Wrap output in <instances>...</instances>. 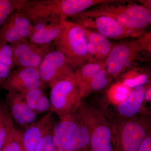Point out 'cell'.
Masks as SVG:
<instances>
[{"label":"cell","mask_w":151,"mask_h":151,"mask_svg":"<svg viewBox=\"0 0 151 151\" xmlns=\"http://www.w3.org/2000/svg\"><path fill=\"white\" fill-rule=\"evenodd\" d=\"M101 113L110 124L113 151H138L151 132V115L122 118Z\"/></svg>","instance_id":"1"},{"label":"cell","mask_w":151,"mask_h":151,"mask_svg":"<svg viewBox=\"0 0 151 151\" xmlns=\"http://www.w3.org/2000/svg\"><path fill=\"white\" fill-rule=\"evenodd\" d=\"M103 1V0H25L21 8L16 12L24 15L31 22L44 19L64 22Z\"/></svg>","instance_id":"2"},{"label":"cell","mask_w":151,"mask_h":151,"mask_svg":"<svg viewBox=\"0 0 151 151\" xmlns=\"http://www.w3.org/2000/svg\"><path fill=\"white\" fill-rule=\"evenodd\" d=\"M151 10L132 1L107 0L84 12L109 17L128 28L145 31L151 25Z\"/></svg>","instance_id":"3"},{"label":"cell","mask_w":151,"mask_h":151,"mask_svg":"<svg viewBox=\"0 0 151 151\" xmlns=\"http://www.w3.org/2000/svg\"><path fill=\"white\" fill-rule=\"evenodd\" d=\"M147 51L138 39L114 44L105 62V69L113 78L150 59Z\"/></svg>","instance_id":"4"},{"label":"cell","mask_w":151,"mask_h":151,"mask_svg":"<svg viewBox=\"0 0 151 151\" xmlns=\"http://www.w3.org/2000/svg\"><path fill=\"white\" fill-rule=\"evenodd\" d=\"M53 43L55 49L65 57L73 70L90 62L85 33L79 26L70 22Z\"/></svg>","instance_id":"5"},{"label":"cell","mask_w":151,"mask_h":151,"mask_svg":"<svg viewBox=\"0 0 151 151\" xmlns=\"http://www.w3.org/2000/svg\"><path fill=\"white\" fill-rule=\"evenodd\" d=\"M69 19L70 20L68 21L98 33L108 39H137L145 32L128 28L109 17L91 14L85 12Z\"/></svg>","instance_id":"6"},{"label":"cell","mask_w":151,"mask_h":151,"mask_svg":"<svg viewBox=\"0 0 151 151\" xmlns=\"http://www.w3.org/2000/svg\"><path fill=\"white\" fill-rule=\"evenodd\" d=\"M50 88L52 112L60 118L78 111L82 98L74 74L57 81Z\"/></svg>","instance_id":"7"},{"label":"cell","mask_w":151,"mask_h":151,"mask_svg":"<svg viewBox=\"0 0 151 151\" xmlns=\"http://www.w3.org/2000/svg\"><path fill=\"white\" fill-rule=\"evenodd\" d=\"M80 108L91 129V151H113L111 127L104 115L96 108L82 101Z\"/></svg>","instance_id":"8"},{"label":"cell","mask_w":151,"mask_h":151,"mask_svg":"<svg viewBox=\"0 0 151 151\" xmlns=\"http://www.w3.org/2000/svg\"><path fill=\"white\" fill-rule=\"evenodd\" d=\"M38 70L42 81L50 87L57 81L74 74L65 57L55 49L46 55Z\"/></svg>","instance_id":"9"},{"label":"cell","mask_w":151,"mask_h":151,"mask_svg":"<svg viewBox=\"0 0 151 151\" xmlns=\"http://www.w3.org/2000/svg\"><path fill=\"white\" fill-rule=\"evenodd\" d=\"M37 68L18 67L11 71L1 89L24 94L33 89L45 88Z\"/></svg>","instance_id":"10"},{"label":"cell","mask_w":151,"mask_h":151,"mask_svg":"<svg viewBox=\"0 0 151 151\" xmlns=\"http://www.w3.org/2000/svg\"><path fill=\"white\" fill-rule=\"evenodd\" d=\"M11 45L15 66L37 69L46 55L55 49L53 43L39 45L30 42L29 40Z\"/></svg>","instance_id":"11"},{"label":"cell","mask_w":151,"mask_h":151,"mask_svg":"<svg viewBox=\"0 0 151 151\" xmlns=\"http://www.w3.org/2000/svg\"><path fill=\"white\" fill-rule=\"evenodd\" d=\"M146 85L132 89L128 98L113 109L101 108V112L111 114L122 118H131L139 115H151L150 109L144 103Z\"/></svg>","instance_id":"12"},{"label":"cell","mask_w":151,"mask_h":151,"mask_svg":"<svg viewBox=\"0 0 151 151\" xmlns=\"http://www.w3.org/2000/svg\"><path fill=\"white\" fill-rule=\"evenodd\" d=\"M31 32V22L22 14L16 12L0 28V41L15 44L29 40Z\"/></svg>","instance_id":"13"},{"label":"cell","mask_w":151,"mask_h":151,"mask_svg":"<svg viewBox=\"0 0 151 151\" xmlns=\"http://www.w3.org/2000/svg\"><path fill=\"white\" fill-rule=\"evenodd\" d=\"M32 23V32L29 40L39 45L53 43L63 30L69 25L70 22L58 21L52 19L34 21Z\"/></svg>","instance_id":"14"},{"label":"cell","mask_w":151,"mask_h":151,"mask_svg":"<svg viewBox=\"0 0 151 151\" xmlns=\"http://www.w3.org/2000/svg\"><path fill=\"white\" fill-rule=\"evenodd\" d=\"M6 105L14 121L24 130L36 122L37 114L27 105L22 94L8 92Z\"/></svg>","instance_id":"15"},{"label":"cell","mask_w":151,"mask_h":151,"mask_svg":"<svg viewBox=\"0 0 151 151\" xmlns=\"http://www.w3.org/2000/svg\"><path fill=\"white\" fill-rule=\"evenodd\" d=\"M59 119V121L54 124L52 134L58 151H63L69 144L78 127V110Z\"/></svg>","instance_id":"16"},{"label":"cell","mask_w":151,"mask_h":151,"mask_svg":"<svg viewBox=\"0 0 151 151\" xmlns=\"http://www.w3.org/2000/svg\"><path fill=\"white\" fill-rule=\"evenodd\" d=\"M53 112H48L42 118L28 127L22 133L23 151H37L38 147L45 132L54 122Z\"/></svg>","instance_id":"17"},{"label":"cell","mask_w":151,"mask_h":151,"mask_svg":"<svg viewBox=\"0 0 151 151\" xmlns=\"http://www.w3.org/2000/svg\"><path fill=\"white\" fill-rule=\"evenodd\" d=\"M81 27L86 36L90 62H106L115 44L98 33Z\"/></svg>","instance_id":"18"},{"label":"cell","mask_w":151,"mask_h":151,"mask_svg":"<svg viewBox=\"0 0 151 151\" xmlns=\"http://www.w3.org/2000/svg\"><path fill=\"white\" fill-rule=\"evenodd\" d=\"M78 112L79 121L78 127L69 144L63 151H84L90 148V126L80 108Z\"/></svg>","instance_id":"19"},{"label":"cell","mask_w":151,"mask_h":151,"mask_svg":"<svg viewBox=\"0 0 151 151\" xmlns=\"http://www.w3.org/2000/svg\"><path fill=\"white\" fill-rule=\"evenodd\" d=\"M22 94L27 105L37 115L51 111L50 101L45 88L33 89Z\"/></svg>","instance_id":"20"},{"label":"cell","mask_w":151,"mask_h":151,"mask_svg":"<svg viewBox=\"0 0 151 151\" xmlns=\"http://www.w3.org/2000/svg\"><path fill=\"white\" fill-rule=\"evenodd\" d=\"M105 68V62H86L77 67L74 73L79 91Z\"/></svg>","instance_id":"21"},{"label":"cell","mask_w":151,"mask_h":151,"mask_svg":"<svg viewBox=\"0 0 151 151\" xmlns=\"http://www.w3.org/2000/svg\"><path fill=\"white\" fill-rule=\"evenodd\" d=\"M132 89L119 81L112 84L105 92L102 107H116L122 104L129 97Z\"/></svg>","instance_id":"22"},{"label":"cell","mask_w":151,"mask_h":151,"mask_svg":"<svg viewBox=\"0 0 151 151\" xmlns=\"http://www.w3.org/2000/svg\"><path fill=\"white\" fill-rule=\"evenodd\" d=\"M125 85L133 89L146 85L151 81L150 76L145 69L135 67L127 70L120 76V80Z\"/></svg>","instance_id":"23"},{"label":"cell","mask_w":151,"mask_h":151,"mask_svg":"<svg viewBox=\"0 0 151 151\" xmlns=\"http://www.w3.org/2000/svg\"><path fill=\"white\" fill-rule=\"evenodd\" d=\"M113 80V78L108 75L105 68H104L80 89L81 97L85 98L94 92L105 89L110 85Z\"/></svg>","instance_id":"24"},{"label":"cell","mask_w":151,"mask_h":151,"mask_svg":"<svg viewBox=\"0 0 151 151\" xmlns=\"http://www.w3.org/2000/svg\"><path fill=\"white\" fill-rule=\"evenodd\" d=\"M14 122L6 104L0 102V151L7 136L14 127Z\"/></svg>","instance_id":"25"},{"label":"cell","mask_w":151,"mask_h":151,"mask_svg":"<svg viewBox=\"0 0 151 151\" xmlns=\"http://www.w3.org/2000/svg\"><path fill=\"white\" fill-rule=\"evenodd\" d=\"M25 0H0V28L14 11L18 10Z\"/></svg>","instance_id":"26"},{"label":"cell","mask_w":151,"mask_h":151,"mask_svg":"<svg viewBox=\"0 0 151 151\" xmlns=\"http://www.w3.org/2000/svg\"><path fill=\"white\" fill-rule=\"evenodd\" d=\"M22 133L14 127L7 136L1 151H23Z\"/></svg>","instance_id":"27"},{"label":"cell","mask_w":151,"mask_h":151,"mask_svg":"<svg viewBox=\"0 0 151 151\" xmlns=\"http://www.w3.org/2000/svg\"><path fill=\"white\" fill-rule=\"evenodd\" d=\"M55 124L53 122L47 127L39 145L37 151H58L52 134Z\"/></svg>","instance_id":"28"},{"label":"cell","mask_w":151,"mask_h":151,"mask_svg":"<svg viewBox=\"0 0 151 151\" xmlns=\"http://www.w3.org/2000/svg\"><path fill=\"white\" fill-rule=\"evenodd\" d=\"M0 63L7 65L12 70L16 67L12 45L5 42L0 41Z\"/></svg>","instance_id":"29"},{"label":"cell","mask_w":151,"mask_h":151,"mask_svg":"<svg viewBox=\"0 0 151 151\" xmlns=\"http://www.w3.org/2000/svg\"><path fill=\"white\" fill-rule=\"evenodd\" d=\"M144 48L151 53V33L145 32L141 37L137 38Z\"/></svg>","instance_id":"30"},{"label":"cell","mask_w":151,"mask_h":151,"mask_svg":"<svg viewBox=\"0 0 151 151\" xmlns=\"http://www.w3.org/2000/svg\"><path fill=\"white\" fill-rule=\"evenodd\" d=\"M11 71L12 69L8 66L0 63V89Z\"/></svg>","instance_id":"31"},{"label":"cell","mask_w":151,"mask_h":151,"mask_svg":"<svg viewBox=\"0 0 151 151\" xmlns=\"http://www.w3.org/2000/svg\"><path fill=\"white\" fill-rule=\"evenodd\" d=\"M138 151H151V132L149 133Z\"/></svg>","instance_id":"32"},{"label":"cell","mask_w":151,"mask_h":151,"mask_svg":"<svg viewBox=\"0 0 151 151\" xmlns=\"http://www.w3.org/2000/svg\"><path fill=\"white\" fill-rule=\"evenodd\" d=\"M145 93L144 97V103L145 104L151 103V81L146 84Z\"/></svg>","instance_id":"33"},{"label":"cell","mask_w":151,"mask_h":151,"mask_svg":"<svg viewBox=\"0 0 151 151\" xmlns=\"http://www.w3.org/2000/svg\"><path fill=\"white\" fill-rule=\"evenodd\" d=\"M139 1L141 5L146 8L151 10V1L150 0H140V1Z\"/></svg>","instance_id":"34"},{"label":"cell","mask_w":151,"mask_h":151,"mask_svg":"<svg viewBox=\"0 0 151 151\" xmlns=\"http://www.w3.org/2000/svg\"><path fill=\"white\" fill-rule=\"evenodd\" d=\"M84 151H90V148L87 149V150H86Z\"/></svg>","instance_id":"35"}]
</instances>
